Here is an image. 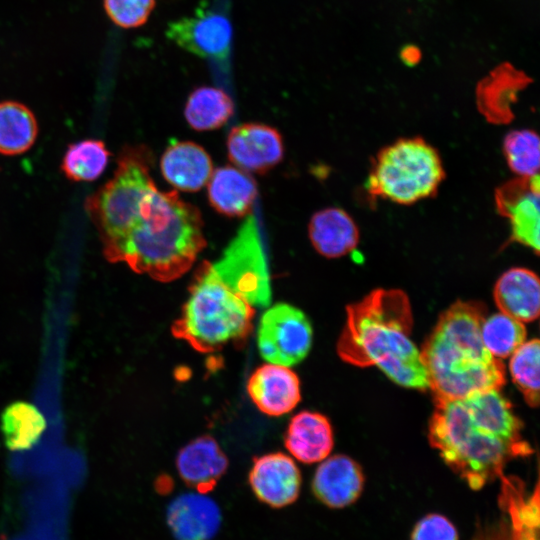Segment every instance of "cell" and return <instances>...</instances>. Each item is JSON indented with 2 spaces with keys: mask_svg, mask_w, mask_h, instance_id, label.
Returning <instances> with one entry per match:
<instances>
[{
  "mask_svg": "<svg viewBox=\"0 0 540 540\" xmlns=\"http://www.w3.org/2000/svg\"><path fill=\"white\" fill-rule=\"evenodd\" d=\"M493 297L501 313L523 323L539 316L540 283L530 269L513 267L505 271L494 285Z\"/></svg>",
  "mask_w": 540,
  "mask_h": 540,
  "instance_id": "obj_19",
  "label": "cell"
},
{
  "mask_svg": "<svg viewBox=\"0 0 540 540\" xmlns=\"http://www.w3.org/2000/svg\"><path fill=\"white\" fill-rule=\"evenodd\" d=\"M110 155L102 140H81L67 147L62 158L61 170L72 181L91 182L102 175Z\"/></svg>",
  "mask_w": 540,
  "mask_h": 540,
  "instance_id": "obj_27",
  "label": "cell"
},
{
  "mask_svg": "<svg viewBox=\"0 0 540 540\" xmlns=\"http://www.w3.org/2000/svg\"><path fill=\"white\" fill-rule=\"evenodd\" d=\"M167 524L176 540H211L219 530L221 511L206 494L185 493L169 505Z\"/></svg>",
  "mask_w": 540,
  "mask_h": 540,
  "instance_id": "obj_17",
  "label": "cell"
},
{
  "mask_svg": "<svg viewBox=\"0 0 540 540\" xmlns=\"http://www.w3.org/2000/svg\"><path fill=\"white\" fill-rule=\"evenodd\" d=\"M227 150L235 166L259 174L279 164L284 155L281 134L261 123H244L233 127L228 134Z\"/></svg>",
  "mask_w": 540,
  "mask_h": 540,
  "instance_id": "obj_12",
  "label": "cell"
},
{
  "mask_svg": "<svg viewBox=\"0 0 540 540\" xmlns=\"http://www.w3.org/2000/svg\"><path fill=\"white\" fill-rule=\"evenodd\" d=\"M539 186V174L516 176L500 185L494 193L498 213L510 223V241L530 248L536 255L540 248Z\"/></svg>",
  "mask_w": 540,
  "mask_h": 540,
  "instance_id": "obj_10",
  "label": "cell"
},
{
  "mask_svg": "<svg viewBox=\"0 0 540 540\" xmlns=\"http://www.w3.org/2000/svg\"><path fill=\"white\" fill-rule=\"evenodd\" d=\"M46 428V420L39 409L27 402L9 405L1 417V429L6 446L14 451L34 446Z\"/></svg>",
  "mask_w": 540,
  "mask_h": 540,
  "instance_id": "obj_26",
  "label": "cell"
},
{
  "mask_svg": "<svg viewBox=\"0 0 540 540\" xmlns=\"http://www.w3.org/2000/svg\"><path fill=\"white\" fill-rule=\"evenodd\" d=\"M254 315V307L220 280L212 263L203 261L171 331L196 351L211 353L244 340Z\"/></svg>",
  "mask_w": 540,
  "mask_h": 540,
  "instance_id": "obj_5",
  "label": "cell"
},
{
  "mask_svg": "<svg viewBox=\"0 0 540 540\" xmlns=\"http://www.w3.org/2000/svg\"><path fill=\"white\" fill-rule=\"evenodd\" d=\"M364 476L359 464L346 455H333L321 461L312 479L315 497L330 508L354 503L363 490Z\"/></svg>",
  "mask_w": 540,
  "mask_h": 540,
  "instance_id": "obj_16",
  "label": "cell"
},
{
  "mask_svg": "<svg viewBox=\"0 0 540 540\" xmlns=\"http://www.w3.org/2000/svg\"><path fill=\"white\" fill-rule=\"evenodd\" d=\"M176 468L186 485L198 493L211 492L228 468V459L211 436H201L178 453Z\"/></svg>",
  "mask_w": 540,
  "mask_h": 540,
  "instance_id": "obj_18",
  "label": "cell"
},
{
  "mask_svg": "<svg viewBox=\"0 0 540 540\" xmlns=\"http://www.w3.org/2000/svg\"><path fill=\"white\" fill-rule=\"evenodd\" d=\"M212 266L220 280L251 306L270 304L269 273L252 217L247 219L224 257Z\"/></svg>",
  "mask_w": 540,
  "mask_h": 540,
  "instance_id": "obj_8",
  "label": "cell"
},
{
  "mask_svg": "<svg viewBox=\"0 0 540 540\" xmlns=\"http://www.w3.org/2000/svg\"><path fill=\"white\" fill-rule=\"evenodd\" d=\"M284 444L289 453L302 463L321 462L333 448L331 424L323 414L302 411L290 420Z\"/></svg>",
  "mask_w": 540,
  "mask_h": 540,
  "instance_id": "obj_21",
  "label": "cell"
},
{
  "mask_svg": "<svg viewBox=\"0 0 540 540\" xmlns=\"http://www.w3.org/2000/svg\"><path fill=\"white\" fill-rule=\"evenodd\" d=\"M234 103L222 89L202 86L188 97L184 115L188 124L197 131L222 127L233 115Z\"/></svg>",
  "mask_w": 540,
  "mask_h": 540,
  "instance_id": "obj_25",
  "label": "cell"
},
{
  "mask_svg": "<svg viewBox=\"0 0 540 540\" xmlns=\"http://www.w3.org/2000/svg\"><path fill=\"white\" fill-rule=\"evenodd\" d=\"M210 205L228 217H243L250 213L258 189L254 178L232 166L215 169L208 181Z\"/></svg>",
  "mask_w": 540,
  "mask_h": 540,
  "instance_id": "obj_23",
  "label": "cell"
},
{
  "mask_svg": "<svg viewBox=\"0 0 540 540\" xmlns=\"http://www.w3.org/2000/svg\"><path fill=\"white\" fill-rule=\"evenodd\" d=\"M302 477L295 461L281 452L256 458L249 472L254 495L272 508L294 503L301 490Z\"/></svg>",
  "mask_w": 540,
  "mask_h": 540,
  "instance_id": "obj_13",
  "label": "cell"
},
{
  "mask_svg": "<svg viewBox=\"0 0 540 540\" xmlns=\"http://www.w3.org/2000/svg\"><path fill=\"white\" fill-rule=\"evenodd\" d=\"M200 211L176 191L154 186L124 237L103 255L161 282L176 280L206 247Z\"/></svg>",
  "mask_w": 540,
  "mask_h": 540,
  "instance_id": "obj_3",
  "label": "cell"
},
{
  "mask_svg": "<svg viewBox=\"0 0 540 540\" xmlns=\"http://www.w3.org/2000/svg\"><path fill=\"white\" fill-rule=\"evenodd\" d=\"M163 177L180 191L196 192L206 185L213 172V163L200 145L191 141L171 143L160 161Z\"/></svg>",
  "mask_w": 540,
  "mask_h": 540,
  "instance_id": "obj_20",
  "label": "cell"
},
{
  "mask_svg": "<svg viewBox=\"0 0 540 540\" xmlns=\"http://www.w3.org/2000/svg\"><path fill=\"white\" fill-rule=\"evenodd\" d=\"M539 340L525 341L510 356L509 371L515 386L532 408L539 405Z\"/></svg>",
  "mask_w": 540,
  "mask_h": 540,
  "instance_id": "obj_29",
  "label": "cell"
},
{
  "mask_svg": "<svg viewBox=\"0 0 540 540\" xmlns=\"http://www.w3.org/2000/svg\"><path fill=\"white\" fill-rule=\"evenodd\" d=\"M308 234L315 250L326 258H339L355 250L360 240L359 228L343 209L329 207L313 214Z\"/></svg>",
  "mask_w": 540,
  "mask_h": 540,
  "instance_id": "obj_22",
  "label": "cell"
},
{
  "mask_svg": "<svg viewBox=\"0 0 540 540\" xmlns=\"http://www.w3.org/2000/svg\"><path fill=\"white\" fill-rule=\"evenodd\" d=\"M523 423L500 389L435 400L428 438L446 465L473 490L504 474L506 464L533 450Z\"/></svg>",
  "mask_w": 540,
  "mask_h": 540,
  "instance_id": "obj_1",
  "label": "cell"
},
{
  "mask_svg": "<svg viewBox=\"0 0 540 540\" xmlns=\"http://www.w3.org/2000/svg\"><path fill=\"white\" fill-rule=\"evenodd\" d=\"M539 145V137L531 129L513 130L505 136L503 154L509 169L516 176L538 175Z\"/></svg>",
  "mask_w": 540,
  "mask_h": 540,
  "instance_id": "obj_30",
  "label": "cell"
},
{
  "mask_svg": "<svg viewBox=\"0 0 540 540\" xmlns=\"http://www.w3.org/2000/svg\"><path fill=\"white\" fill-rule=\"evenodd\" d=\"M523 322L501 312L486 316L481 324V339L492 356L510 357L526 341Z\"/></svg>",
  "mask_w": 540,
  "mask_h": 540,
  "instance_id": "obj_28",
  "label": "cell"
},
{
  "mask_svg": "<svg viewBox=\"0 0 540 540\" xmlns=\"http://www.w3.org/2000/svg\"><path fill=\"white\" fill-rule=\"evenodd\" d=\"M411 540H458V533L446 517L429 514L415 525Z\"/></svg>",
  "mask_w": 540,
  "mask_h": 540,
  "instance_id": "obj_32",
  "label": "cell"
},
{
  "mask_svg": "<svg viewBox=\"0 0 540 540\" xmlns=\"http://www.w3.org/2000/svg\"><path fill=\"white\" fill-rule=\"evenodd\" d=\"M152 156L144 145H125L113 177L90 195L85 210L99 233L103 253L127 233L146 194L156 186Z\"/></svg>",
  "mask_w": 540,
  "mask_h": 540,
  "instance_id": "obj_7",
  "label": "cell"
},
{
  "mask_svg": "<svg viewBox=\"0 0 540 540\" xmlns=\"http://www.w3.org/2000/svg\"><path fill=\"white\" fill-rule=\"evenodd\" d=\"M156 0H103L110 20L125 29L144 25L155 8Z\"/></svg>",
  "mask_w": 540,
  "mask_h": 540,
  "instance_id": "obj_31",
  "label": "cell"
},
{
  "mask_svg": "<svg viewBox=\"0 0 540 540\" xmlns=\"http://www.w3.org/2000/svg\"><path fill=\"white\" fill-rule=\"evenodd\" d=\"M38 135V123L26 105L5 100L0 102V154L19 155L29 150Z\"/></svg>",
  "mask_w": 540,
  "mask_h": 540,
  "instance_id": "obj_24",
  "label": "cell"
},
{
  "mask_svg": "<svg viewBox=\"0 0 540 540\" xmlns=\"http://www.w3.org/2000/svg\"><path fill=\"white\" fill-rule=\"evenodd\" d=\"M445 178L439 152L421 137L400 138L381 148L371 161L368 195L400 205L431 198Z\"/></svg>",
  "mask_w": 540,
  "mask_h": 540,
  "instance_id": "obj_6",
  "label": "cell"
},
{
  "mask_svg": "<svg viewBox=\"0 0 540 540\" xmlns=\"http://www.w3.org/2000/svg\"><path fill=\"white\" fill-rule=\"evenodd\" d=\"M399 57L403 64L409 67H414L420 63L422 52L419 47L413 44H408L402 47Z\"/></svg>",
  "mask_w": 540,
  "mask_h": 540,
  "instance_id": "obj_33",
  "label": "cell"
},
{
  "mask_svg": "<svg viewBox=\"0 0 540 540\" xmlns=\"http://www.w3.org/2000/svg\"><path fill=\"white\" fill-rule=\"evenodd\" d=\"M312 338V326L303 311L288 303H277L262 314L256 342L268 363L291 367L308 355Z\"/></svg>",
  "mask_w": 540,
  "mask_h": 540,
  "instance_id": "obj_9",
  "label": "cell"
},
{
  "mask_svg": "<svg viewBox=\"0 0 540 540\" xmlns=\"http://www.w3.org/2000/svg\"><path fill=\"white\" fill-rule=\"evenodd\" d=\"M247 392L252 402L268 416H281L301 400L300 381L290 367L267 363L249 377Z\"/></svg>",
  "mask_w": 540,
  "mask_h": 540,
  "instance_id": "obj_15",
  "label": "cell"
},
{
  "mask_svg": "<svg viewBox=\"0 0 540 540\" xmlns=\"http://www.w3.org/2000/svg\"><path fill=\"white\" fill-rule=\"evenodd\" d=\"M486 314L485 304L458 300L439 316L420 349L434 400L463 398L505 384L502 360L481 339Z\"/></svg>",
  "mask_w": 540,
  "mask_h": 540,
  "instance_id": "obj_4",
  "label": "cell"
},
{
  "mask_svg": "<svg viewBox=\"0 0 540 540\" xmlns=\"http://www.w3.org/2000/svg\"><path fill=\"white\" fill-rule=\"evenodd\" d=\"M531 83V77L511 63L497 65L476 85L478 111L491 124L511 123L515 117L513 105L518 101L519 93Z\"/></svg>",
  "mask_w": 540,
  "mask_h": 540,
  "instance_id": "obj_14",
  "label": "cell"
},
{
  "mask_svg": "<svg viewBox=\"0 0 540 540\" xmlns=\"http://www.w3.org/2000/svg\"><path fill=\"white\" fill-rule=\"evenodd\" d=\"M411 304L400 289L378 288L346 307L339 357L357 367L376 366L394 383L429 389L420 350L410 338Z\"/></svg>",
  "mask_w": 540,
  "mask_h": 540,
  "instance_id": "obj_2",
  "label": "cell"
},
{
  "mask_svg": "<svg viewBox=\"0 0 540 540\" xmlns=\"http://www.w3.org/2000/svg\"><path fill=\"white\" fill-rule=\"evenodd\" d=\"M166 36L181 49L202 58H227L232 41V26L223 15L197 11L192 16L170 22Z\"/></svg>",
  "mask_w": 540,
  "mask_h": 540,
  "instance_id": "obj_11",
  "label": "cell"
}]
</instances>
